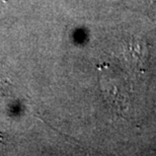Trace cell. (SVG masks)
Here are the masks:
<instances>
[{"label": "cell", "instance_id": "1", "mask_svg": "<svg viewBox=\"0 0 156 156\" xmlns=\"http://www.w3.org/2000/svg\"><path fill=\"white\" fill-rule=\"evenodd\" d=\"M124 57L128 63L141 68L149 59L148 46L144 41L132 38L124 44Z\"/></svg>", "mask_w": 156, "mask_h": 156}, {"label": "cell", "instance_id": "2", "mask_svg": "<svg viewBox=\"0 0 156 156\" xmlns=\"http://www.w3.org/2000/svg\"><path fill=\"white\" fill-rule=\"evenodd\" d=\"M138 1H140V0H138ZM150 0H141V2H143V3H146V2H149Z\"/></svg>", "mask_w": 156, "mask_h": 156}]
</instances>
